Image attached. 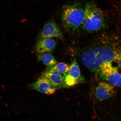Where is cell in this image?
<instances>
[{"label":"cell","mask_w":121,"mask_h":121,"mask_svg":"<svg viewBox=\"0 0 121 121\" xmlns=\"http://www.w3.org/2000/svg\"><path fill=\"white\" fill-rule=\"evenodd\" d=\"M114 38L104 35L96 38L82 54L81 59L84 65L91 70L97 71L103 64L120 56L121 53L115 46L117 41Z\"/></svg>","instance_id":"1"},{"label":"cell","mask_w":121,"mask_h":121,"mask_svg":"<svg viewBox=\"0 0 121 121\" xmlns=\"http://www.w3.org/2000/svg\"><path fill=\"white\" fill-rule=\"evenodd\" d=\"M84 17V8L79 2H72L62 7V23L65 29L70 34L76 32L83 26Z\"/></svg>","instance_id":"2"},{"label":"cell","mask_w":121,"mask_h":121,"mask_svg":"<svg viewBox=\"0 0 121 121\" xmlns=\"http://www.w3.org/2000/svg\"><path fill=\"white\" fill-rule=\"evenodd\" d=\"M84 17L83 26L89 33L95 32L105 28L106 24L103 12L93 2L87 3L84 8Z\"/></svg>","instance_id":"3"},{"label":"cell","mask_w":121,"mask_h":121,"mask_svg":"<svg viewBox=\"0 0 121 121\" xmlns=\"http://www.w3.org/2000/svg\"><path fill=\"white\" fill-rule=\"evenodd\" d=\"M97 71L102 80L113 86L121 87V55L103 64Z\"/></svg>","instance_id":"4"},{"label":"cell","mask_w":121,"mask_h":121,"mask_svg":"<svg viewBox=\"0 0 121 121\" xmlns=\"http://www.w3.org/2000/svg\"><path fill=\"white\" fill-rule=\"evenodd\" d=\"M30 86L33 90L49 95L53 94L58 88L50 80L43 75L39 77Z\"/></svg>","instance_id":"5"},{"label":"cell","mask_w":121,"mask_h":121,"mask_svg":"<svg viewBox=\"0 0 121 121\" xmlns=\"http://www.w3.org/2000/svg\"><path fill=\"white\" fill-rule=\"evenodd\" d=\"M114 86L106 82H101L96 87L95 96L100 101L105 100L112 97L115 93Z\"/></svg>","instance_id":"6"},{"label":"cell","mask_w":121,"mask_h":121,"mask_svg":"<svg viewBox=\"0 0 121 121\" xmlns=\"http://www.w3.org/2000/svg\"><path fill=\"white\" fill-rule=\"evenodd\" d=\"M42 38H56L63 40V36L58 26L54 21H49L45 24L40 34Z\"/></svg>","instance_id":"7"},{"label":"cell","mask_w":121,"mask_h":121,"mask_svg":"<svg viewBox=\"0 0 121 121\" xmlns=\"http://www.w3.org/2000/svg\"><path fill=\"white\" fill-rule=\"evenodd\" d=\"M56 44L55 40L52 38H41L36 43V51L39 54L51 52L55 49Z\"/></svg>","instance_id":"8"},{"label":"cell","mask_w":121,"mask_h":121,"mask_svg":"<svg viewBox=\"0 0 121 121\" xmlns=\"http://www.w3.org/2000/svg\"><path fill=\"white\" fill-rule=\"evenodd\" d=\"M46 77L59 88L65 86L63 77L54 66L48 67L42 74Z\"/></svg>","instance_id":"9"},{"label":"cell","mask_w":121,"mask_h":121,"mask_svg":"<svg viewBox=\"0 0 121 121\" xmlns=\"http://www.w3.org/2000/svg\"><path fill=\"white\" fill-rule=\"evenodd\" d=\"M38 59L41 61L48 67H53L57 64V62L54 57L51 54L46 53L39 54L38 55Z\"/></svg>","instance_id":"10"},{"label":"cell","mask_w":121,"mask_h":121,"mask_svg":"<svg viewBox=\"0 0 121 121\" xmlns=\"http://www.w3.org/2000/svg\"><path fill=\"white\" fill-rule=\"evenodd\" d=\"M75 79L79 82L83 81L84 78L81 76L80 68L76 60L75 59L70 65L69 73Z\"/></svg>","instance_id":"11"},{"label":"cell","mask_w":121,"mask_h":121,"mask_svg":"<svg viewBox=\"0 0 121 121\" xmlns=\"http://www.w3.org/2000/svg\"><path fill=\"white\" fill-rule=\"evenodd\" d=\"M54 67L60 73L64 76L69 73L70 69V66L67 63L63 62L57 63Z\"/></svg>","instance_id":"12"},{"label":"cell","mask_w":121,"mask_h":121,"mask_svg":"<svg viewBox=\"0 0 121 121\" xmlns=\"http://www.w3.org/2000/svg\"><path fill=\"white\" fill-rule=\"evenodd\" d=\"M65 86L72 87L76 85L79 82L78 80L75 79L69 74L63 76Z\"/></svg>","instance_id":"13"},{"label":"cell","mask_w":121,"mask_h":121,"mask_svg":"<svg viewBox=\"0 0 121 121\" xmlns=\"http://www.w3.org/2000/svg\"><path fill=\"white\" fill-rule=\"evenodd\" d=\"M121 2H118L117 4V9L118 13L119 15V16L121 18Z\"/></svg>","instance_id":"14"}]
</instances>
